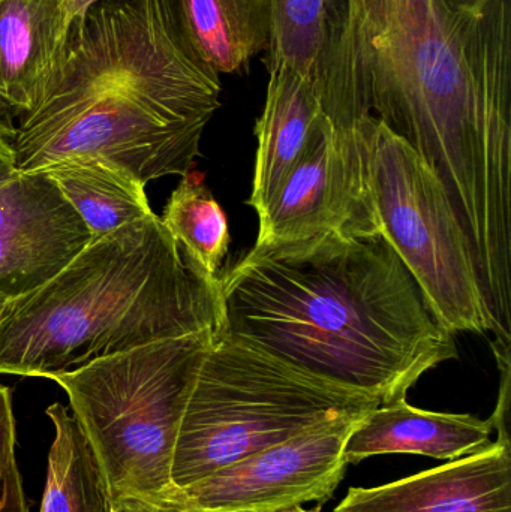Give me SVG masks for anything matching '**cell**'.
I'll return each instance as SVG.
<instances>
[{
    "label": "cell",
    "mask_w": 511,
    "mask_h": 512,
    "mask_svg": "<svg viewBox=\"0 0 511 512\" xmlns=\"http://www.w3.org/2000/svg\"><path fill=\"white\" fill-rule=\"evenodd\" d=\"M312 80L333 126L374 116L428 165L509 324L511 0H332Z\"/></svg>",
    "instance_id": "6da1fadb"
},
{
    "label": "cell",
    "mask_w": 511,
    "mask_h": 512,
    "mask_svg": "<svg viewBox=\"0 0 511 512\" xmlns=\"http://www.w3.org/2000/svg\"><path fill=\"white\" fill-rule=\"evenodd\" d=\"M219 282L224 331L381 405L458 358L455 334L383 231L255 243Z\"/></svg>",
    "instance_id": "7a4b0ae2"
},
{
    "label": "cell",
    "mask_w": 511,
    "mask_h": 512,
    "mask_svg": "<svg viewBox=\"0 0 511 512\" xmlns=\"http://www.w3.org/2000/svg\"><path fill=\"white\" fill-rule=\"evenodd\" d=\"M221 93L219 75L183 35L174 0H105L71 33L35 107L12 129L15 170L90 158L144 185L183 177Z\"/></svg>",
    "instance_id": "3957f363"
},
{
    "label": "cell",
    "mask_w": 511,
    "mask_h": 512,
    "mask_svg": "<svg viewBox=\"0 0 511 512\" xmlns=\"http://www.w3.org/2000/svg\"><path fill=\"white\" fill-rule=\"evenodd\" d=\"M221 282L183 254L161 218L92 239L0 322V375L48 378L159 340L221 330Z\"/></svg>",
    "instance_id": "277c9868"
},
{
    "label": "cell",
    "mask_w": 511,
    "mask_h": 512,
    "mask_svg": "<svg viewBox=\"0 0 511 512\" xmlns=\"http://www.w3.org/2000/svg\"><path fill=\"white\" fill-rule=\"evenodd\" d=\"M221 330L159 340L51 378L68 396L111 501L123 495L173 501L180 424Z\"/></svg>",
    "instance_id": "5b68a950"
},
{
    "label": "cell",
    "mask_w": 511,
    "mask_h": 512,
    "mask_svg": "<svg viewBox=\"0 0 511 512\" xmlns=\"http://www.w3.org/2000/svg\"><path fill=\"white\" fill-rule=\"evenodd\" d=\"M378 400L294 369L222 328L204 357L174 450L176 489Z\"/></svg>",
    "instance_id": "8992f818"
},
{
    "label": "cell",
    "mask_w": 511,
    "mask_h": 512,
    "mask_svg": "<svg viewBox=\"0 0 511 512\" xmlns=\"http://www.w3.org/2000/svg\"><path fill=\"white\" fill-rule=\"evenodd\" d=\"M371 189L384 236L392 243L453 334L494 333L470 243L435 174L419 155L374 120Z\"/></svg>",
    "instance_id": "52a82bcc"
},
{
    "label": "cell",
    "mask_w": 511,
    "mask_h": 512,
    "mask_svg": "<svg viewBox=\"0 0 511 512\" xmlns=\"http://www.w3.org/2000/svg\"><path fill=\"white\" fill-rule=\"evenodd\" d=\"M374 116L350 126L330 120L258 215L257 242H293L330 231L381 233L371 189Z\"/></svg>",
    "instance_id": "ba28073f"
},
{
    "label": "cell",
    "mask_w": 511,
    "mask_h": 512,
    "mask_svg": "<svg viewBox=\"0 0 511 512\" xmlns=\"http://www.w3.org/2000/svg\"><path fill=\"white\" fill-rule=\"evenodd\" d=\"M363 417L330 421L255 451L176 489L173 501L192 512H279L324 504L347 474L345 444Z\"/></svg>",
    "instance_id": "9c48e42d"
},
{
    "label": "cell",
    "mask_w": 511,
    "mask_h": 512,
    "mask_svg": "<svg viewBox=\"0 0 511 512\" xmlns=\"http://www.w3.org/2000/svg\"><path fill=\"white\" fill-rule=\"evenodd\" d=\"M92 239L44 171H15L0 186V295L41 288Z\"/></svg>",
    "instance_id": "30bf717a"
},
{
    "label": "cell",
    "mask_w": 511,
    "mask_h": 512,
    "mask_svg": "<svg viewBox=\"0 0 511 512\" xmlns=\"http://www.w3.org/2000/svg\"><path fill=\"white\" fill-rule=\"evenodd\" d=\"M510 441L371 489H350L335 512H511Z\"/></svg>",
    "instance_id": "8fae6325"
},
{
    "label": "cell",
    "mask_w": 511,
    "mask_h": 512,
    "mask_svg": "<svg viewBox=\"0 0 511 512\" xmlns=\"http://www.w3.org/2000/svg\"><path fill=\"white\" fill-rule=\"evenodd\" d=\"M494 424L473 415L423 411L407 400L383 403L351 430L344 454L348 465L383 454L462 459L491 445Z\"/></svg>",
    "instance_id": "7c38bea8"
},
{
    "label": "cell",
    "mask_w": 511,
    "mask_h": 512,
    "mask_svg": "<svg viewBox=\"0 0 511 512\" xmlns=\"http://www.w3.org/2000/svg\"><path fill=\"white\" fill-rule=\"evenodd\" d=\"M267 72L266 104L255 125L258 146L248 200L257 215L293 170L315 132L327 122L311 75L285 63Z\"/></svg>",
    "instance_id": "4fadbf2b"
},
{
    "label": "cell",
    "mask_w": 511,
    "mask_h": 512,
    "mask_svg": "<svg viewBox=\"0 0 511 512\" xmlns=\"http://www.w3.org/2000/svg\"><path fill=\"white\" fill-rule=\"evenodd\" d=\"M65 50L56 0H0V101L29 113Z\"/></svg>",
    "instance_id": "5bb4252c"
},
{
    "label": "cell",
    "mask_w": 511,
    "mask_h": 512,
    "mask_svg": "<svg viewBox=\"0 0 511 512\" xmlns=\"http://www.w3.org/2000/svg\"><path fill=\"white\" fill-rule=\"evenodd\" d=\"M183 35L216 74H245L270 36V0H174Z\"/></svg>",
    "instance_id": "9a60e30c"
},
{
    "label": "cell",
    "mask_w": 511,
    "mask_h": 512,
    "mask_svg": "<svg viewBox=\"0 0 511 512\" xmlns=\"http://www.w3.org/2000/svg\"><path fill=\"white\" fill-rule=\"evenodd\" d=\"M54 183L93 239L152 215L146 185L107 162L66 158L41 168Z\"/></svg>",
    "instance_id": "2e32d148"
},
{
    "label": "cell",
    "mask_w": 511,
    "mask_h": 512,
    "mask_svg": "<svg viewBox=\"0 0 511 512\" xmlns=\"http://www.w3.org/2000/svg\"><path fill=\"white\" fill-rule=\"evenodd\" d=\"M54 441L48 453L41 512H111V496L98 459L74 415L48 406Z\"/></svg>",
    "instance_id": "e0dca14e"
},
{
    "label": "cell",
    "mask_w": 511,
    "mask_h": 512,
    "mask_svg": "<svg viewBox=\"0 0 511 512\" xmlns=\"http://www.w3.org/2000/svg\"><path fill=\"white\" fill-rule=\"evenodd\" d=\"M183 254L207 277L218 282V271L230 246L227 216L204 182V174L182 177L161 218Z\"/></svg>",
    "instance_id": "ac0fdd59"
},
{
    "label": "cell",
    "mask_w": 511,
    "mask_h": 512,
    "mask_svg": "<svg viewBox=\"0 0 511 512\" xmlns=\"http://www.w3.org/2000/svg\"><path fill=\"white\" fill-rule=\"evenodd\" d=\"M332 0H270V36L264 65H290L305 75L314 72L326 33Z\"/></svg>",
    "instance_id": "d6986e66"
},
{
    "label": "cell",
    "mask_w": 511,
    "mask_h": 512,
    "mask_svg": "<svg viewBox=\"0 0 511 512\" xmlns=\"http://www.w3.org/2000/svg\"><path fill=\"white\" fill-rule=\"evenodd\" d=\"M15 418L12 411L11 388L0 384V489L15 460Z\"/></svg>",
    "instance_id": "ffe728a7"
},
{
    "label": "cell",
    "mask_w": 511,
    "mask_h": 512,
    "mask_svg": "<svg viewBox=\"0 0 511 512\" xmlns=\"http://www.w3.org/2000/svg\"><path fill=\"white\" fill-rule=\"evenodd\" d=\"M111 512H192L183 505L146 496L123 495L111 501Z\"/></svg>",
    "instance_id": "44dd1931"
},
{
    "label": "cell",
    "mask_w": 511,
    "mask_h": 512,
    "mask_svg": "<svg viewBox=\"0 0 511 512\" xmlns=\"http://www.w3.org/2000/svg\"><path fill=\"white\" fill-rule=\"evenodd\" d=\"M0 512H30L17 462L9 469L0 489Z\"/></svg>",
    "instance_id": "7402d4cb"
},
{
    "label": "cell",
    "mask_w": 511,
    "mask_h": 512,
    "mask_svg": "<svg viewBox=\"0 0 511 512\" xmlns=\"http://www.w3.org/2000/svg\"><path fill=\"white\" fill-rule=\"evenodd\" d=\"M56 2L59 6L60 17H62L66 42H68L71 33H74L86 20L90 9L95 8L96 5L105 2V0H56Z\"/></svg>",
    "instance_id": "603a6c76"
},
{
    "label": "cell",
    "mask_w": 511,
    "mask_h": 512,
    "mask_svg": "<svg viewBox=\"0 0 511 512\" xmlns=\"http://www.w3.org/2000/svg\"><path fill=\"white\" fill-rule=\"evenodd\" d=\"M14 155L8 138L0 131V186L5 185L15 174Z\"/></svg>",
    "instance_id": "cb8c5ba5"
},
{
    "label": "cell",
    "mask_w": 511,
    "mask_h": 512,
    "mask_svg": "<svg viewBox=\"0 0 511 512\" xmlns=\"http://www.w3.org/2000/svg\"><path fill=\"white\" fill-rule=\"evenodd\" d=\"M9 298L3 297V295H0V322H2L3 316H5L6 307H8L9 304Z\"/></svg>",
    "instance_id": "d4e9b609"
},
{
    "label": "cell",
    "mask_w": 511,
    "mask_h": 512,
    "mask_svg": "<svg viewBox=\"0 0 511 512\" xmlns=\"http://www.w3.org/2000/svg\"><path fill=\"white\" fill-rule=\"evenodd\" d=\"M279 512H317V511H308L302 507H294V508H290V510H284V511H279Z\"/></svg>",
    "instance_id": "484cf974"
},
{
    "label": "cell",
    "mask_w": 511,
    "mask_h": 512,
    "mask_svg": "<svg viewBox=\"0 0 511 512\" xmlns=\"http://www.w3.org/2000/svg\"><path fill=\"white\" fill-rule=\"evenodd\" d=\"M458 2L471 3V2H474V0H458Z\"/></svg>",
    "instance_id": "4316f807"
}]
</instances>
